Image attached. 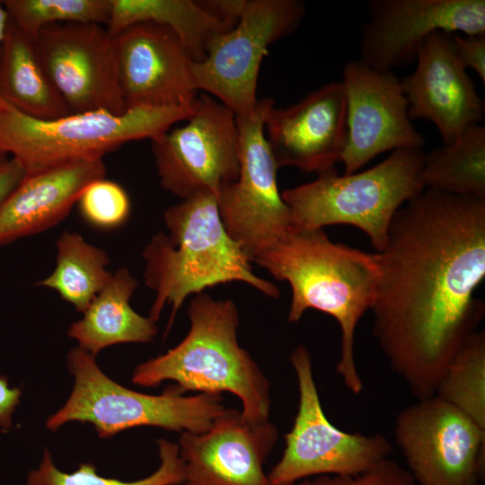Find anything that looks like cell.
I'll return each instance as SVG.
<instances>
[{
    "label": "cell",
    "mask_w": 485,
    "mask_h": 485,
    "mask_svg": "<svg viewBox=\"0 0 485 485\" xmlns=\"http://www.w3.org/2000/svg\"><path fill=\"white\" fill-rule=\"evenodd\" d=\"M373 332L410 392L435 395L484 314L485 198L424 189L395 214L376 252Z\"/></svg>",
    "instance_id": "cell-1"
},
{
    "label": "cell",
    "mask_w": 485,
    "mask_h": 485,
    "mask_svg": "<svg viewBox=\"0 0 485 485\" xmlns=\"http://www.w3.org/2000/svg\"><path fill=\"white\" fill-rule=\"evenodd\" d=\"M252 261L289 284V322H297L308 309L337 321L341 348L336 370L345 386L359 394L363 382L355 362V331L376 295L380 275L376 253L335 243L323 229H311L289 231Z\"/></svg>",
    "instance_id": "cell-2"
},
{
    "label": "cell",
    "mask_w": 485,
    "mask_h": 485,
    "mask_svg": "<svg viewBox=\"0 0 485 485\" xmlns=\"http://www.w3.org/2000/svg\"><path fill=\"white\" fill-rule=\"evenodd\" d=\"M163 221L168 234H154L142 258L145 283L154 293L149 317L157 322L171 305L166 334L186 298L206 288L239 281L269 297L279 296L273 283L254 274L251 260L227 234L213 193H198L169 207Z\"/></svg>",
    "instance_id": "cell-3"
},
{
    "label": "cell",
    "mask_w": 485,
    "mask_h": 485,
    "mask_svg": "<svg viewBox=\"0 0 485 485\" xmlns=\"http://www.w3.org/2000/svg\"><path fill=\"white\" fill-rule=\"evenodd\" d=\"M190 327L174 348L140 364L132 383L156 387L173 381L182 392L198 391L236 395L242 415L252 423L268 421L269 384L237 339L239 313L231 299L195 295L188 308Z\"/></svg>",
    "instance_id": "cell-4"
},
{
    "label": "cell",
    "mask_w": 485,
    "mask_h": 485,
    "mask_svg": "<svg viewBox=\"0 0 485 485\" xmlns=\"http://www.w3.org/2000/svg\"><path fill=\"white\" fill-rule=\"evenodd\" d=\"M194 103L183 107L135 108L122 114L93 110L39 119L0 99V151L33 173L62 164L103 159L122 145L153 140L185 121Z\"/></svg>",
    "instance_id": "cell-5"
},
{
    "label": "cell",
    "mask_w": 485,
    "mask_h": 485,
    "mask_svg": "<svg viewBox=\"0 0 485 485\" xmlns=\"http://www.w3.org/2000/svg\"><path fill=\"white\" fill-rule=\"evenodd\" d=\"M424 156L422 149H398L367 170L320 175L284 190L290 231L350 225L364 231L377 252L382 251L397 211L424 190L418 180Z\"/></svg>",
    "instance_id": "cell-6"
},
{
    "label": "cell",
    "mask_w": 485,
    "mask_h": 485,
    "mask_svg": "<svg viewBox=\"0 0 485 485\" xmlns=\"http://www.w3.org/2000/svg\"><path fill=\"white\" fill-rule=\"evenodd\" d=\"M66 361L73 389L65 404L47 419L51 431L78 421L92 424L101 438L144 426L202 433L225 409L219 394L185 396L176 386L158 395L130 390L110 378L95 357L78 347L68 352Z\"/></svg>",
    "instance_id": "cell-7"
},
{
    "label": "cell",
    "mask_w": 485,
    "mask_h": 485,
    "mask_svg": "<svg viewBox=\"0 0 485 485\" xmlns=\"http://www.w3.org/2000/svg\"><path fill=\"white\" fill-rule=\"evenodd\" d=\"M290 361L298 383V410L282 457L268 474L273 485H295L314 475H355L389 457L392 445L384 435L345 432L327 419L305 347L295 348Z\"/></svg>",
    "instance_id": "cell-8"
},
{
    "label": "cell",
    "mask_w": 485,
    "mask_h": 485,
    "mask_svg": "<svg viewBox=\"0 0 485 485\" xmlns=\"http://www.w3.org/2000/svg\"><path fill=\"white\" fill-rule=\"evenodd\" d=\"M304 14L301 0H247L236 25L216 35L205 58L192 62L197 91L208 93L236 116L251 114L259 101V71L268 48L295 32Z\"/></svg>",
    "instance_id": "cell-9"
},
{
    "label": "cell",
    "mask_w": 485,
    "mask_h": 485,
    "mask_svg": "<svg viewBox=\"0 0 485 485\" xmlns=\"http://www.w3.org/2000/svg\"><path fill=\"white\" fill-rule=\"evenodd\" d=\"M275 101L263 97L247 116H236L239 174L216 195L227 234L253 259L290 231V211L277 183L278 169L264 135Z\"/></svg>",
    "instance_id": "cell-10"
},
{
    "label": "cell",
    "mask_w": 485,
    "mask_h": 485,
    "mask_svg": "<svg viewBox=\"0 0 485 485\" xmlns=\"http://www.w3.org/2000/svg\"><path fill=\"white\" fill-rule=\"evenodd\" d=\"M161 186L181 199L201 192L216 197L239 174L236 115L211 95L195 99L191 115L151 140Z\"/></svg>",
    "instance_id": "cell-11"
},
{
    "label": "cell",
    "mask_w": 485,
    "mask_h": 485,
    "mask_svg": "<svg viewBox=\"0 0 485 485\" xmlns=\"http://www.w3.org/2000/svg\"><path fill=\"white\" fill-rule=\"evenodd\" d=\"M395 441L418 485H479L485 473V429L432 396L397 416Z\"/></svg>",
    "instance_id": "cell-12"
},
{
    "label": "cell",
    "mask_w": 485,
    "mask_h": 485,
    "mask_svg": "<svg viewBox=\"0 0 485 485\" xmlns=\"http://www.w3.org/2000/svg\"><path fill=\"white\" fill-rule=\"evenodd\" d=\"M36 47L51 82L71 113L127 111L119 83L114 37L93 22L54 23Z\"/></svg>",
    "instance_id": "cell-13"
},
{
    "label": "cell",
    "mask_w": 485,
    "mask_h": 485,
    "mask_svg": "<svg viewBox=\"0 0 485 485\" xmlns=\"http://www.w3.org/2000/svg\"><path fill=\"white\" fill-rule=\"evenodd\" d=\"M367 7L359 59L379 71L412 64L434 32L485 34L484 0H370Z\"/></svg>",
    "instance_id": "cell-14"
},
{
    "label": "cell",
    "mask_w": 485,
    "mask_h": 485,
    "mask_svg": "<svg viewBox=\"0 0 485 485\" xmlns=\"http://www.w3.org/2000/svg\"><path fill=\"white\" fill-rule=\"evenodd\" d=\"M347 101V141L341 162L344 174L357 172L387 151L422 149L426 140L413 127L401 80L360 59L342 69Z\"/></svg>",
    "instance_id": "cell-15"
},
{
    "label": "cell",
    "mask_w": 485,
    "mask_h": 485,
    "mask_svg": "<svg viewBox=\"0 0 485 485\" xmlns=\"http://www.w3.org/2000/svg\"><path fill=\"white\" fill-rule=\"evenodd\" d=\"M121 95L127 110L191 105L198 96L193 60L168 27L146 22L113 36Z\"/></svg>",
    "instance_id": "cell-16"
},
{
    "label": "cell",
    "mask_w": 485,
    "mask_h": 485,
    "mask_svg": "<svg viewBox=\"0 0 485 485\" xmlns=\"http://www.w3.org/2000/svg\"><path fill=\"white\" fill-rule=\"evenodd\" d=\"M267 141L278 167L320 175L337 172L347 141V101L341 81L330 82L298 102L273 108L265 119Z\"/></svg>",
    "instance_id": "cell-17"
},
{
    "label": "cell",
    "mask_w": 485,
    "mask_h": 485,
    "mask_svg": "<svg viewBox=\"0 0 485 485\" xmlns=\"http://www.w3.org/2000/svg\"><path fill=\"white\" fill-rule=\"evenodd\" d=\"M278 439L269 421L252 423L225 409L205 432H181V485H273L263 464Z\"/></svg>",
    "instance_id": "cell-18"
},
{
    "label": "cell",
    "mask_w": 485,
    "mask_h": 485,
    "mask_svg": "<svg viewBox=\"0 0 485 485\" xmlns=\"http://www.w3.org/2000/svg\"><path fill=\"white\" fill-rule=\"evenodd\" d=\"M452 34L432 33L419 51L415 70L401 80L410 120L432 122L444 144L485 117L484 100L456 55Z\"/></svg>",
    "instance_id": "cell-19"
},
{
    "label": "cell",
    "mask_w": 485,
    "mask_h": 485,
    "mask_svg": "<svg viewBox=\"0 0 485 485\" xmlns=\"http://www.w3.org/2000/svg\"><path fill=\"white\" fill-rule=\"evenodd\" d=\"M105 174L103 159L26 173L0 206V246L58 225L69 215L84 188Z\"/></svg>",
    "instance_id": "cell-20"
},
{
    "label": "cell",
    "mask_w": 485,
    "mask_h": 485,
    "mask_svg": "<svg viewBox=\"0 0 485 485\" xmlns=\"http://www.w3.org/2000/svg\"><path fill=\"white\" fill-rule=\"evenodd\" d=\"M138 283L127 268H119L67 331L78 348L95 357L122 343H149L157 334L156 322L137 313L130 299Z\"/></svg>",
    "instance_id": "cell-21"
},
{
    "label": "cell",
    "mask_w": 485,
    "mask_h": 485,
    "mask_svg": "<svg viewBox=\"0 0 485 485\" xmlns=\"http://www.w3.org/2000/svg\"><path fill=\"white\" fill-rule=\"evenodd\" d=\"M0 99L21 113L39 119L71 113L48 77L35 41L10 18L0 49Z\"/></svg>",
    "instance_id": "cell-22"
},
{
    "label": "cell",
    "mask_w": 485,
    "mask_h": 485,
    "mask_svg": "<svg viewBox=\"0 0 485 485\" xmlns=\"http://www.w3.org/2000/svg\"><path fill=\"white\" fill-rule=\"evenodd\" d=\"M110 1V14L105 27L112 36L138 22L161 24L176 34L193 62L205 58L216 35L231 30L208 14L198 0Z\"/></svg>",
    "instance_id": "cell-23"
},
{
    "label": "cell",
    "mask_w": 485,
    "mask_h": 485,
    "mask_svg": "<svg viewBox=\"0 0 485 485\" xmlns=\"http://www.w3.org/2000/svg\"><path fill=\"white\" fill-rule=\"evenodd\" d=\"M418 180L423 189L485 198V127L470 125L453 142L425 154Z\"/></svg>",
    "instance_id": "cell-24"
},
{
    "label": "cell",
    "mask_w": 485,
    "mask_h": 485,
    "mask_svg": "<svg viewBox=\"0 0 485 485\" xmlns=\"http://www.w3.org/2000/svg\"><path fill=\"white\" fill-rule=\"evenodd\" d=\"M56 248L54 269L37 285L54 290L83 313L112 275L108 269V254L78 233L69 231L61 233Z\"/></svg>",
    "instance_id": "cell-25"
},
{
    "label": "cell",
    "mask_w": 485,
    "mask_h": 485,
    "mask_svg": "<svg viewBox=\"0 0 485 485\" xmlns=\"http://www.w3.org/2000/svg\"><path fill=\"white\" fill-rule=\"evenodd\" d=\"M485 429V331L477 330L456 352L435 395Z\"/></svg>",
    "instance_id": "cell-26"
},
{
    "label": "cell",
    "mask_w": 485,
    "mask_h": 485,
    "mask_svg": "<svg viewBox=\"0 0 485 485\" xmlns=\"http://www.w3.org/2000/svg\"><path fill=\"white\" fill-rule=\"evenodd\" d=\"M160 465L152 474L133 481L105 478L98 474L92 463H81L73 472L60 471L48 449L36 469L31 470L26 485H181L184 481L183 463L178 444L165 439L157 441Z\"/></svg>",
    "instance_id": "cell-27"
},
{
    "label": "cell",
    "mask_w": 485,
    "mask_h": 485,
    "mask_svg": "<svg viewBox=\"0 0 485 485\" xmlns=\"http://www.w3.org/2000/svg\"><path fill=\"white\" fill-rule=\"evenodd\" d=\"M9 18L32 40L46 26L64 22L106 25L110 0H4Z\"/></svg>",
    "instance_id": "cell-28"
},
{
    "label": "cell",
    "mask_w": 485,
    "mask_h": 485,
    "mask_svg": "<svg viewBox=\"0 0 485 485\" xmlns=\"http://www.w3.org/2000/svg\"><path fill=\"white\" fill-rule=\"evenodd\" d=\"M83 219L102 230L122 226L130 215V200L126 190L117 182L105 178L87 185L77 203Z\"/></svg>",
    "instance_id": "cell-29"
},
{
    "label": "cell",
    "mask_w": 485,
    "mask_h": 485,
    "mask_svg": "<svg viewBox=\"0 0 485 485\" xmlns=\"http://www.w3.org/2000/svg\"><path fill=\"white\" fill-rule=\"evenodd\" d=\"M307 485H417L408 469L385 458L372 468L355 475H321Z\"/></svg>",
    "instance_id": "cell-30"
},
{
    "label": "cell",
    "mask_w": 485,
    "mask_h": 485,
    "mask_svg": "<svg viewBox=\"0 0 485 485\" xmlns=\"http://www.w3.org/2000/svg\"><path fill=\"white\" fill-rule=\"evenodd\" d=\"M453 42L458 58L464 67L471 68L485 84V34L461 35L453 33Z\"/></svg>",
    "instance_id": "cell-31"
},
{
    "label": "cell",
    "mask_w": 485,
    "mask_h": 485,
    "mask_svg": "<svg viewBox=\"0 0 485 485\" xmlns=\"http://www.w3.org/2000/svg\"><path fill=\"white\" fill-rule=\"evenodd\" d=\"M247 0H198L199 5L212 17L229 29L239 22Z\"/></svg>",
    "instance_id": "cell-32"
},
{
    "label": "cell",
    "mask_w": 485,
    "mask_h": 485,
    "mask_svg": "<svg viewBox=\"0 0 485 485\" xmlns=\"http://www.w3.org/2000/svg\"><path fill=\"white\" fill-rule=\"evenodd\" d=\"M22 391L11 387L8 380L0 377V428L9 430L13 426V417L20 403Z\"/></svg>",
    "instance_id": "cell-33"
},
{
    "label": "cell",
    "mask_w": 485,
    "mask_h": 485,
    "mask_svg": "<svg viewBox=\"0 0 485 485\" xmlns=\"http://www.w3.org/2000/svg\"><path fill=\"white\" fill-rule=\"evenodd\" d=\"M25 175L24 168L12 157L0 165V206Z\"/></svg>",
    "instance_id": "cell-34"
},
{
    "label": "cell",
    "mask_w": 485,
    "mask_h": 485,
    "mask_svg": "<svg viewBox=\"0 0 485 485\" xmlns=\"http://www.w3.org/2000/svg\"><path fill=\"white\" fill-rule=\"evenodd\" d=\"M9 16L4 7L3 2L0 1V49L4 39L5 31L8 23Z\"/></svg>",
    "instance_id": "cell-35"
},
{
    "label": "cell",
    "mask_w": 485,
    "mask_h": 485,
    "mask_svg": "<svg viewBox=\"0 0 485 485\" xmlns=\"http://www.w3.org/2000/svg\"><path fill=\"white\" fill-rule=\"evenodd\" d=\"M9 159L8 155L0 151V165Z\"/></svg>",
    "instance_id": "cell-36"
},
{
    "label": "cell",
    "mask_w": 485,
    "mask_h": 485,
    "mask_svg": "<svg viewBox=\"0 0 485 485\" xmlns=\"http://www.w3.org/2000/svg\"><path fill=\"white\" fill-rule=\"evenodd\" d=\"M307 481H308V480L301 481L300 482H298V483L295 484V485H307Z\"/></svg>",
    "instance_id": "cell-37"
}]
</instances>
